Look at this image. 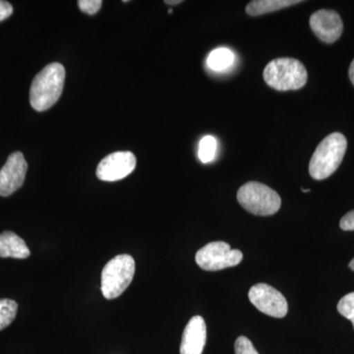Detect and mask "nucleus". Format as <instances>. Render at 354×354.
I'll use <instances>...</instances> for the list:
<instances>
[{"label": "nucleus", "mask_w": 354, "mask_h": 354, "mask_svg": "<svg viewBox=\"0 0 354 354\" xmlns=\"http://www.w3.org/2000/svg\"><path fill=\"white\" fill-rule=\"evenodd\" d=\"M300 0H254L246 6V12L250 16H260L274 12L300 3Z\"/></svg>", "instance_id": "13"}, {"label": "nucleus", "mask_w": 354, "mask_h": 354, "mask_svg": "<svg viewBox=\"0 0 354 354\" xmlns=\"http://www.w3.org/2000/svg\"><path fill=\"white\" fill-rule=\"evenodd\" d=\"M216 151V141L214 137H204L200 142L198 157L204 164L212 162L215 158Z\"/></svg>", "instance_id": "16"}, {"label": "nucleus", "mask_w": 354, "mask_h": 354, "mask_svg": "<svg viewBox=\"0 0 354 354\" xmlns=\"http://www.w3.org/2000/svg\"><path fill=\"white\" fill-rule=\"evenodd\" d=\"M30 249L26 242L12 232L0 234V257L26 259L29 257Z\"/></svg>", "instance_id": "12"}, {"label": "nucleus", "mask_w": 354, "mask_h": 354, "mask_svg": "<svg viewBox=\"0 0 354 354\" xmlns=\"http://www.w3.org/2000/svg\"><path fill=\"white\" fill-rule=\"evenodd\" d=\"M349 78H351V83L354 85V59L351 62V67H349L348 71Z\"/></svg>", "instance_id": "22"}, {"label": "nucleus", "mask_w": 354, "mask_h": 354, "mask_svg": "<svg viewBox=\"0 0 354 354\" xmlns=\"http://www.w3.org/2000/svg\"><path fill=\"white\" fill-rule=\"evenodd\" d=\"M13 13V6L9 2L0 0V22L10 17Z\"/></svg>", "instance_id": "21"}, {"label": "nucleus", "mask_w": 354, "mask_h": 354, "mask_svg": "<svg viewBox=\"0 0 354 354\" xmlns=\"http://www.w3.org/2000/svg\"><path fill=\"white\" fill-rule=\"evenodd\" d=\"M337 311L341 315L351 321L354 328V292L344 295L337 304Z\"/></svg>", "instance_id": "17"}, {"label": "nucleus", "mask_w": 354, "mask_h": 354, "mask_svg": "<svg viewBox=\"0 0 354 354\" xmlns=\"http://www.w3.org/2000/svg\"><path fill=\"white\" fill-rule=\"evenodd\" d=\"M249 300L260 312L274 318H283L288 305L285 297L267 283H257L249 290Z\"/></svg>", "instance_id": "7"}, {"label": "nucleus", "mask_w": 354, "mask_h": 354, "mask_svg": "<svg viewBox=\"0 0 354 354\" xmlns=\"http://www.w3.org/2000/svg\"><path fill=\"white\" fill-rule=\"evenodd\" d=\"M348 148V141L342 133L335 132L326 137L317 147L309 164L312 178L323 180L332 176L341 165Z\"/></svg>", "instance_id": "2"}, {"label": "nucleus", "mask_w": 354, "mask_h": 354, "mask_svg": "<svg viewBox=\"0 0 354 354\" xmlns=\"http://www.w3.org/2000/svg\"><path fill=\"white\" fill-rule=\"evenodd\" d=\"M181 0H165V4H169V6H176V4L181 3Z\"/></svg>", "instance_id": "23"}, {"label": "nucleus", "mask_w": 354, "mask_h": 354, "mask_svg": "<svg viewBox=\"0 0 354 354\" xmlns=\"http://www.w3.org/2000/svg\"><path fill=\"white\" fill-rule=\"evenodd\" d=\"M349 268H351V270H353L354 272V258L353 260H351V262L349 263Z\"/></svg>", "instance_id": "24"}, {"label": "nucleus", "mask_w": 354, "mask_h": 354, "mask_svg": "<svg viewBox=\"0 0 354 354\" xmlns=\"http://www.w3.org/2000/svg\"><path fill=\"white\" fill-rule=\"evenodd\" d=\"M136 157L131 152H115L102 158L97 167V177L102 181H118L131 174Z\"/></svg>", "instance_id": "8"}, {"label": "nucleus", "mask_w": 354, "mask_h": 354, "mask_svg": "<svg viewBox=\"0 0 354 354\" xmlns=\"http://www.w3.org/2000/svg\"><path fill=\"white\" fill-rule=\"evenodd\" d=\"M17 302L11 299H0V330L6 329L17 315Z\"/></svg>", "instance_id": "15"}, {"label": "nucleus", "mask_w": 354, "mask_h": 354, "mask_svg": "<svg viewBox=\"0 0 354 354\" xmlns=\"http://www.w3.org/2000/svg\"><path fill=\"white\" fill-rule=\"evenodd\" d=\"M308 73L304 64L295 58H276L264 69V80L277 91H293L304 87Z\"/></svg>", "instance_id": "3"}, {"label": "nucleus", "mask_w": 354, "mask_h": 354, "mask_svg": "<svg viewBox=\"0 0 354 354\" xmlns=\"http://www.w3.org/2000/svg\"><path fill=\"white\" fill-rule=\"evenodd\" d=\"M235 354H259L252 342L246 337H239L234 344Z\"/></svg>", "instance_id": "18"}, {"label": "nucleus", "mask_w": 354, "mask_h": 354, "mask_svg": "<svg viewBox=\"0 0 354 354\" xmlns=\"http://www.w3.org/2000/svg\"><path fill=\"white\" fill-rule=\"evenodd\" d=\"M339 227L342 230H354V209L342 216Z\"/></svg>", "instance_id": "20"}, {"label": "nucleus", "mask_w": 354, "mask_h": 354, "mask_svg": "<svg viewBox=\"0 0 354 354\" xmlns=\"http://www.w3.org/2000/svg\"><path fill=\"white\" fill-rule=\"evenodd\" d=\"M135 274V261L127 254L118 255L104 266L102 272V292L106 299L120 297L130 283Z\"/></svg>", "instance_id": "4"}, {"label": "nucleus", "mask_w": 354, "mask_h": 354, "mask_svg": "<svg viewBox=\"0 0 354 354\" xmlns=\"http://www.w3.org/2000/svg\"><path fill=\"white\" fill-rule=\"evenodd\" d=\"M207 339L206 323L201 316H194L184 329L180 354H202Z\"/></svg>", "instance_id": "11"}, {"label": "nucleus", "mask_w": 354, "mask_h": 354, "mask_svg": "<svg viewBox=\"0 0 354 354\" xmlns=\"http://www.w3.org/2000/svg\"><path fill=\"white\" fill-rule=\"evenodd\" d=\"M64 80V65L58 62L46 65L35 77L30 88V104L32 109L37 111L50 109L62 94Z\"/></svg>", "instance_id": "1"}, {"label": "nucleus", "mask_w": 354, "mask_h": 354, "mask_svg": "<svg viewBox=\"0 0 354 354\" xmlns=\"http://www.w3.org/2000/svg\"><path fill=\"white\" fill-rule=\"evenodd\" d=\"M237 200L249 213L257 216H272L281 208V199L269 186L251 181L242 185Z\"/></svg>", "instance_id": "5"}, {"label": "nucleus", "mask_w": 354, "mask_h": 354, "mask_svg": "<svg viewBox=\"0 0 354 354\" xmlns=\"http://www.w3.org/2000/svg\"><path fill=\"white\" fill-rule=\"evenodd\" d=\"M102 1L101 0H79V8L83 12L94 15L101 9Z\"/></svg>", "instance_id": "19"}, {"label": "nucleus", "mask_w": 354, "mask_h": 354, "mask_svg": "<svg viewBox=\"0 0 354 354\" xmlns=\"http://www.w3.org/2000/svg\"><path fill=\"white\" fill-rule=\"evenodd\" d=\"M243 259V254L237 249L230 248L223 241L211 242L196 253L195 260L201 269L208 272L220 271L234 267Z\"/></svg>", "instance_id": "6"}, {"label": "nucleus", "mask_w": 354, "mask_h": 354, "mask_svg": "<svg viewBox=\"0 0 354 354\" xmlns=\"http://www.w3.org/2000/svg\"><path fill=\"white\" fill-rule=\"evenodd\" d=\"M234 55L227 48H218L209 53L207 64L215 71L227 69L234 64Z\"/></svg>", "instance_id": "14"}, {"label": "nucleus", "mask_w": 354, "mask_h": 354, "mask_svg": "<svg viewBox=\"0 0 354 354\" xmlns=\"http://www.w3.org/2000/svg\"><path fill=\"white\" fill-rule=\"evenodd\" d=\"M28 165L21 152L11 153L0 171V196H10L22 187Z\"/></svg>", "instance_id": "9"}, {"label": "nucleus", "mask_w": 354, "mask_h": 354, "mask_svg": "<svg viewBox=\"0 0 354 354\" xmlns=\"http://www.w3.org/2000/svg\"><path fill=\"white\" fill-rule=\"evenodd\" d=\"M310 27L324 43L333 44L342 36L344 23L335 11L319 10L310 17Z\"/></svg>", "instance_id": "10"}]
</instances>
